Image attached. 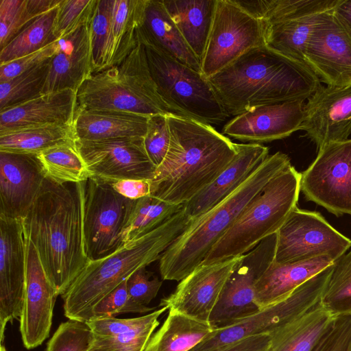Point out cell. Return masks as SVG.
Segmentation results:
<instances>
[{
    "instance_id": "6da1fadb",
    "label": "cell",
    "mask_w": 351,
    "mask_h": 351,
    "mask_svg": "<svg viewBox=\"0 0 351 351\" xmlns=\"http://www.w3.org/2000/svg\"><path fill=\"white\" fill-rule=\"evenodd\" d=\"M86 181L59 184L45 178L22 219L24 235L34 245L58 295L64 294L90 261L83 225Z\"/></svg>"
},
{
    "instance_id": "7a4b0ae2",
    "label": "cell",
    "mask_w": 351,
    "mask_h": 351,
    "mask_svg": "<svg viewBox=\"0 0 351 351\" xmlns=\"http://www.w3.org/2000/svg\"><path fill=\"white\" fill-rule=\"evenodd\" d=\"M207 80L229 116L258 106L304 101L322 85L306 64L266 45L250 49Z\"/></svg>"
},
{
    "instance_id": "3957f363",
    "label": "cell",
    "mask_w": 351,
    "mask_h": 351,
    "mask_svg": "<svg viewBox=\"0 0 351 351\" xmlns=\"http://www.w3.org/2000/svg\"><path fill=\"white\" fill-rule=\"evenodd\" d=\"M167 117L170 143L151 180V195L184 205L228 166L237 147L211 125L172 114Z\"/></svg>"
},
{
    "instance_id": "277c9868",
    "label": "cell",
    "mask_w": 351,
    "mask_h": 351,
    "mask_svg": "<svg viewBox=\"0 0 351 351\" xmlns=\"http://www.w3.org/2000/svg\"><path fill=\"white\" fill-rule=\"evenodd\" d=\"M191 219L184 206L151 232L124 243L112 253L90 260L62 295L65 317L84 322L89 311L134 271L159 260Z\"/></svg>"
},
{
    "instance_id": "5b68a950",
    "label": "cell",
    "mask_w": 351,
    "mask_h": 351,
    "mask_svg": "<svg viewBox=\"0 0 351 351\" xmlns=\"http://www.w3.org/2000/svg\"><path fill=\"white\" fill-rule=\"evenodd\" d=\"M291 165L285 154L278 152L269 155L236 191L208 212L191 219L162 254L159 259L161 278L180 281L199 267L248 204Z\"/></svg>"
},
{
    "instance_id": "8992f818",
    "label": "cell",
    "mask_w": 351,
    "mask_h": 351,
    "mask_svg": "<svg viewBox=\"0 0 351 351\" xmlns=\"http://www.w3.org/2000/svg\"><path fill=\"white\" fill-rule=\"evenodd\" d=\"M301 173L291 165L271 180L213 246L201 265L241 256L276 233L297 207Z\"/></svg>"
},
{
    "instance_id": "52a82bcc",
    "label": "cell",
    "mask_w": 351,
    "mask_h": 351,
    "mask_svg": "<svg viewBox=\"0 0 351 351\" xmlns=\"http://www.w3.org/2000/svg\"><path fill=\"white\" fill-rule=\"evenodd\" d=\"M77 98L80 109L174 115L158 93L138 37L136 46L123 62L93 74L78 89Z\"/></svg>"
},
{
    "instance_id": "ba28073f",
    "label": "cell",
    "mask_w": 351,
    "mask_h": 351,
    "mask_svg": "<svg viewBox=\"0 0 351 351\" xmlns=\"http://www.w3.org/2000/svg\"><path fill=\"white\" fill-rule=\"evenodd\" d=\"M158 93L175 116L218 125L229 117L208 80L140 36Z\"/></svg>"
},
{
    "instance_id": "9c48e42d",
    "label": "cell",
    "mask_w": 351,
    "mask_h": 351,
    "mask_svg": "<svg viewBox=\"0 0 351 351\" xmlns=\"http://www.w3.org/2000/svg\"><path fill=\"white\" fill-rule=\"evenodd\" d=\"M136 202L119 194L109 182L93 178L86 181L83 225L90 260L105 257L124 244L122 234Z\"/></svg>"
},
{
    "instance_id": "30bf717a",
    "label": "cell",
    "mask_w": 351,
    "mask_h": 351,
    "mask_svg": "<svg viewBox=\"0 0 351 351\" xmlns=\"http://www.w3.org/2000/svg\"><path fill=\"white\" fill-rule=\"evenodd\" d=\"M263 22L234 0H217L201 73L206 79L252 49L265 45Z\"/></svg>"
},
{
    "instance_id": "8fae6325",
    "label": "cell",
    "mask_w": 351,
    "mask_h": 351,
    "mask_svg": "<svg viewBox=\"0 0 351 351\" xmlns=\"http://www.w3.org/2000/svg\"><path fill=\"white\" fill-rule=\"evenodd\" d=\"M332 265L306 281L281 301L230 325L215 329L189 351H212L247 337L274 333L322 297Z\"/></svg>"
},
{
    "instance_id": "7c38bea8",
    "label": "cell",
    "mask_w": 351,
    "mask_h": 351,
    "mask_svg": "<svg viewBox=\"0 0 351 351\" xmlns=\"http://www.w3.org/2000/svg\"><path fill=\"white\" fill-rule=\"evenodd\" d=\"M351 247V239L317 212L296 207L277 232L274 263L304 261L328 256L334 261Z\"/></svg>"
},
{
    "instance_id": "4fadbf2b",
    "label": "cell",
    "mask_w": 351,
    "mask_h": 351,
    "mask_svg": "<svg viewBox=\"0 0 351 351\" xmlns=\"http://www.w3.org/2000/svg\"><path fill=\"white\" fill-rule=\"evenodd\" d=\"M300 191L308 201L339 217L351 215V139L328 143L301 173Z\"/></svg>"
},
{
    "instance_id": "5bb4252c",
    "label": "cell",
    "mask_w": 351,
    "mask_h": 351,
    "mask_svg": "<svg viewBox=\"0 0 351 351\" xmlns=\"http://www.w3.org/2000/svg\"><path fill=\"white\" fill-rule=\"evenodd\" d=\"M276 244L277 232L241 256L210 315L209 323L214 329L230 325L260 310L254 300L255 285L274 261Z\"/></svg>"
},
{
    "instance_id": "9a60e30c",
    "label": "cell",
    "mask_w": 351,
    "mask_h": 351,
    "mask_svg": "<svg viewBox=\"0 0 351 351\" xmlns=\"http://www.w3.org/2000/svg\"><path fill=\"white\" fill-rule=\"evenodd\" d=\"M76 147L92 178L109 183L121 180H152L156 167L149 158L143 138L76 140Z\"/></svg>"
},
{
    "instance_id": "2e32d148",
    "label": "cell",
    "mask_w": 351,
    "mask_h": 351,
    "mask_svg": "<svg viewBox=\"0 0 351 351\" xmlns=\"http://www.w3.org/2000/svg\"><path fill=\"white\" fill-rule=\"evenodd\" d=\"M304 60L320 82L327 86H351V36L333 10L324 13L313 29Z\"/></svg>"
},
{
    "instance_id": "e0dca14e",
    "label": "cell",
    "mask_w": 351,
    "mask_h": 351,
    "mask_svg": "<svg viewBox=\"0 0 351 351\" xmlns=\"http://www.w3.org/2000/svg\"><path fill=\"white\" fill-rule=\"evenodd\" d=\"M26 281L22 219L0 215V340L9 322L20 319Z\"/></svg>"
},
{
    "instance_id": "ac0fdd59",
    "label": "cell",
    "mask_w": 351,
    "mask_h": 351,
    "mask_svg": "<svg viewBox=\"0 0 351 351\" xmlns=\"http://www.w3.org/2000/svg\"><path fill=\"white\" fill-rule=\"evenodd\" d=\"M26 281L20 332L24 346L33 349L48 338L52 324L57 291L29 239L25 236Z\"/></svg>"
},
{
    "instance_id": "d6986e66",
    "label": "cell",
    "mask_w": 351,
    "mask_h": 351,
    "mask_svg": "<svg viewBox=\"0 0 351 351\" xmlns=\"http://www.w3.org/2000/svg\"><path fill=\"white\" fill-rule=\"evenodd\" d=\"M241 256L200 265L179 281L173 293L161 299L159 306L209 322L223 287Z\"/></svg>"
},
{
    "instance_id": "ffe728a7",
    "label": "cell",
    "mask_w": 351,
    "mask_h": 351,
    "mask_svg": "<svg viewBox=\"0 0 351 351\" xmlns=\"http://www.w3.org/2000/svg\"><path fill=\"white\" fill-rule=\"evenodd\" d=\"M304 101L291 100L258 106L235 116L222 129L234 139L260 143L289 136L301 130Z\"/></svg>"
},
{
    "instance_id": "44dd1931",
    "label": "cell",
    "mask_w": 351,
    "mask_h": 351,
    "mask_svg": "<svg viewBox=\"0 0 351 351\" xmlns=\"http://www.w3.org/2000/svg\"><path fill=\"white\" fill-rule=\"evenodd\" d=\"M301 130L316 145L348 139L351 134V86L321 85L308 99Z\"/></svg>"
},
{
    "instance_id": "7402d4cb",
    "label": "cell",
    "mask_w": 351,
    "mask_h": 351,
    "mask_svg": "<svg viewBox=\"0 0 351 351\" xmlns=\"http://www.w3.org/2000/svg\"><path fill=\"white\" fill-rule=\"evenodd\" d=\"M45 178L37 154L0 152V215L22 219Z\"/></svg>"
},
{
    "instance_id": "603a6c76",
    "label": "cell",
    "mask_w": 351,
    "mask_h": 351,
    "mask_svg": "<svg viewBox=\"0 0 351 351\" xmlns=\"http://www.w3.org/2000/svg\"><path fill=\"white\" fill-rule=\"evenodd\" d=\"M237 154L228 166L202 191L184 204L194 219L208 212L236 191L269 156L261 143H236Z\"/></svg>"
},
{
    "instance_id": "cb8c5ba5",
    "label": "cell",
    "mask_w": 351,
    "mask_h": 351,
    "mask_svg": "<svg viewBox=\"0 0 351 351\" xmlns=\"http://www.w3.org/2000/svg\"><path fill=\"white\" fill-rule=\"evenodd\" d=\"M58 45L57 51L50 61L42 94L66 89L77 93L81 85L93 74L88 22L58 40Z\"/></svg>"
},
{
    "instance_id": "d4e9b609",
    "label": "cell",
    "mask_w": 351,
    "mask_h": 351,
    "mask_svg": "<svg viewBox=\"0 0 351 351\" xmlns=\"http://www.w3.org/2000/svg\"><path fill=\"white\" fill-rule=\"evenodd\" d=\"M77 108V93L72 90L42 94L0 110V132L47 125H73Z\"/></svg>"
},
{
    "instance_id": "484cf974",
    "label": "cell",
    "mask_w": 351,
    "mask_h": 351,
    "mask_svg": "<svg viewBox=\"0 0 351 351\" xmlns=\"http://www.w3.org/2000/svg\"><path fill=\"white\" fill-rule=\"evenodd\" d=\"M344 312L332 308L322 297L270 335L271 351H312Z\"/></svg>"
},
{
    "instance_id": "4316f807",
    "label": "cell",
    "mask_w": 351,
    "mask_h": 351,
    "mask_svg": "<svg viewBox=\"0 0 351 351\" xmlns=\"http://www.w3.org/2000/svg\"><path fill=\"white\" fill-rule=\"evenodd\" d=\"M333 263L328 256L285 264L273 262L256 282V304L262 309L281 301Z\"/></svg>"
},
{
    "instance_id": "83f0119b",
    "label": "cell",
    "mask_w": 351,
    "mask_h": 351,
    "mask_svg": "<svg viewBox=\"0 0 351 351\" xmlns=\"http://www.w3.org/2000/svg\"><path fill=\"white\" fill-rule=\"evenodd\" d=\"M148 118L128 112L77 108L73 125L80 141L144 138Z\"/></svg>"
},
{
    "instance_id": "f1b7e54d",
    "label": "cell",
    "mask_w": 351,
    "mask_h": 351,
    "mask_svg": "<svg viewBox=\"0 0 351 351\" xmlns=\"http://www.w3.org/2000/svg\"><path fill=\"white\" fill-rule=\"evenodd\" d=\"M137 34L163 52L201 73V63L170 17L162 0H145Z\"/></svg>"
},
{
    "instance_id": "f546056e",
    "label": "cell",
    "mask_w": 351,
    "mask_h": 351,
    "mask_svg": "<svg viewBox=\"0 0 351 351\" xmlns=\"http://www.w3.org/2000/svg\"><path fill=\"white\" fill-rule=\"evenodd\" d=\"M217 0H162L185 42L200 61L211 28Z\"/></svg>"
},
{
    "instance_id": "4dcf8cb0",
    "label": "cell",
    "mask_w": 351,
    "mask_h": 351,
    "mask_svg": "<svg viewBox=\"0 0 351 351\" xmlns=\"http://www.w3.org/2000/svg\"><path fill=\"white\" fill-rule=\"evenodd\" d=\"M215 330L208 322L169 311L162 325L152 334L143 351H189Z\"/></svg>"
},
{
    "instance_id": "1f68e13d",
    "label": "cell",
    "mask_w": 351,
    "mask_h": 351,
    "mask_svg": "<svg viewBox=\"0 0 351 351\" xmlns=\"http://www.w3.org/2000/svg\"><path fill=\"white\" fill-rule=\"evenodd\" d=\"M73 125H47L0 132V152L33 154L76 141Z\"/></svg>"
},
{
    "instance_id": "d6a6232c",
    "label": "cell",
    "mask_w": 351,
    "mask_h": 351,
    "mask_svg": "<svg viewBox=\"0 0 351 351\" xmlns=\"http://www.w3.org/2000/svg\"><path fill=\"white\" fill-rule=\"evenodd\" d=\"M341 0L235 1L244 10L265 25L297 19L333 10Z\"/></svg>"
},
{
    "instance_id": "836d02e7",
    "label": "cell",
    "mask_w": 351,
    "mask_h": 351,
    "mask_svg": "<svg viewBox=\"0 0 351 351\" xmlns=\"http://www.w3.org/2000/svg\"><path fill=\"white\" fill-rule=\"evenodd\" d=\"M145 2V0H112L108 68L122 62L136 46V32L141 22Z\"/></svg>"
},
{
    "instance_id": "e575fe53",
    "label": "cell",
    "mask_w": 351,
    "mask_h": 351,
    "mask_svg": "<svg viewBox=\"0 0 351 351\" xmlns=\"http://www.w3.org/2000/svg\"><path fill=\"white\" fill-rule=\"evenodd\" d=\"M324 13L265 25V45L287 58L306 64L304 52L307 43Z\"/></svg>"
},
{
    "instance_id": "d590c367",
    "label": "cell",
    "mask_w": 351,
    "mask_h": 351,
    "mask_svg": "<svg viewBox=\"0 0 351 351\" xmlns=\"http://www.w3.org/2000/svg\"><path fill=\"white\" fill-rule=\"evenodd\" d=\"M76 142V141H75ZM45 178L59 184L88 180L92 174L75 143L58 145L37 154Z\"/></svg>"
},
{
    "instance_id": "8d00e7d4",
    "label": "cell",
    "mask_w": 351,
    "mask_h": 351,
    "mask_svg": "<svg viewBox=\"0 0 351 351\" xmlns=\"http://www.w3.org/2000/svg\"><path fill=\"white\" fill-rule=\"evenodd\" d=\"M58 8L38 16L0 49V64L34 53L58 41L53 36Z\"/></svg>"
},
{
    "instance_id": "74e56055",
    "label": "cell",
    "mask_w": 351,
    "mask_h": 351,
    "mask_svg": "<svg viewBox=\"0 0 351 351\" xmlns=\"http://www.w3.org/2000/svg\"><path fill=\"white\" fill-rule=\"evenodd\" d=\"M183 206L151 195L136 199L122 234L123 243H128L158 228L182 209Z\"/></svg>"
},
{
    "instance_id": "f35d334b",
    "label": "cell",
    "mask_w": 351,
    "mask_h": 351,
    "mask_svg": "<svg viewBox=\"0 0 351 351\" xmlns=\"http://www.w3.org/2000/svg\"><path fill=\"white\" fill-rule=\"evenodd\" d=\"M112 0H96L88 21L93 74L108 68L111 43Z\"/></svg>"
},
{
    "instance_id": "ab89813d",
    "label": "cell",
    "mask_w": 351,
    "mask_h": 351,
    "mask_svg": "<svg viewBox=\"0 0 351 351\" xmlns=\"http://www.w3.org/2000/svg\"><path fill=\"white\" fill-rule=\"evenodd\" d=\"M51 59L10 80L0 83V110L42 95Z\"/></svg>"
},
{
    "instance_id": "60d3db41",
    "label": "cell",
    "mask_w": 351,
    "mask_h": 351,
    "mask_svg": "<svg viewBox=\"0 0 351 351\" xmlns=\"http://www.w3.org/2000/svg\"><path fill=\"white\" fill-rule=\"evenodd\" d=\"M322 298L337 311L351 309V247L334 261Z\"/></svg>"
},
{
    "instance_id": "b9f144b4",
    "label": "cell",
    "mask_w": 351,
    "mask_h": 351,
    "mask_svg": "<svg viewBox=\"0 0 351 351\" xmlns=\"http://www.w3.org/2000/svg\"><path fill=\"white\" fill-rule=\"evenodd\" d=\"M127 280L128 278L93 306L87 314L84 322L94 319L114 317L119 314L143 313L153 311L154 307L138 304L130 298Z\"/></svg>"
},
{
    "instance_id": "7bdbcfd3",
    "label": "cell",
    "mask_w": 351,
    "mask_h": 351,
    "mask_svg": "<svg viewBox=\"0 0 351 351\" xmlns=\"http://www.w3.org/2000/svg\"><path fill=\"white\" fill-rule=\"evenodd\" d=\"M93 338L86 322L68 319L60 324L48 341L46 351H88Z\"/></svg>"
},
{
    "instance_id": "ee69618b",
    "label": "cell",
    "mask_w": 351,
    "mask_h": 351,
    "mask_svg": "<svg viewBox=\"0 0 351 351\" xmlns=\"http://www.w3.org/2000/svg\"><path fill=\"white\" fill-rule=\"evenodd\" d=\"M95 3L96 0H62L58 8L53 29L56 40L66 37L87 23Z\"/></svg>"
},
{
    "instance_id": "f6af8a7d",
    "label": "cell",
    "mask_w": 351,
    "mask_h": 351,
    "mask_svg": "<svg viewBox=\"0 0 351 351\" xmlns=\"http://www.w3.org/2000/svg\"><path fill=\"white\" fill-rule=\"evenodd\" d=\"M35 19L27 0H0V49Z\"/></svg>"
},
{
    "instance_id": "bcb514c9",
    "label": "cell",
    "mask_w": 351,
    "mask_h": 351,
    "mask_svg": "<svg viewBox=\"0 0 351 351\" xmlns=\"http://www.w3.org/2000/svg\"><path fill=\"white\" fill-rule=\"evenodd\" d=\"M159 324V320H156L136 330L112 337L94 336L88 351H143Z\"/></svg>"
},
{
    "instance_id": "7dc6e473",
    "label": "cell",
    "mask_w": 351,
    "mask_h": 351,
    "mask_svg": "<svg viewBox=\"0 0 351 351\" xmlns=\"http://www.w3.org/2000/svg\"><path fill=\"white\" fill-rule=\"evenodd\" d=\"M145 152L156 168L162 162L169 149L170 130L167 114L149 116L143 138Z\"/></svg>"
},
{
    "instance_id": "c3c4849f",
    "label": "cell",
    "mask_w": 351,
    "mask_h": 351,
    "mask_svg": "<svg viewBox=\"0 0 351 351\" xmlns=\"http://www.w3.org/2000/svg\"><path fill=\"white\" fill-rule=\"evenodd\" d=\"M167 309L165 307H160L158 310L141 317L125 319L110 317L90 319L86 323L94 336L112 337L136 330L158 320V318Z\"/></svg>"
},
{
    "instance_id": "681fc988",
    "label": "cell",
    "mask_w": 351,
    "mask_h": 351,
    "mask_svg": "<svg viewBox=\"0 0 351 351\" xmlns=\"http://www.w3.org/2000/svg\"><path fill=\"white\" fill-rule=\"evenodd\" d=\"M351 343V309L326 332L312 351H348Z\"/></svg>"
},
{
    "instance_id": "f907efd6",
    "label": "cell",
    "mask_w": 351,
    "mask_h": 351,
    "mask_svg": "<svg viewBox=\"0 0 351 351\" xmlns=\"http://www.w3.org/2000/svg\"><path fill=\"white\" fill-rule=\"evenodd\" d=\"M58 41L29 55L0 64V83L10 80L51 58L57 51Z\"/></svg>"
},
{
    "instance_id": "816d5d0a",
    "label": "cell",
    "mask_w": 351,
    "mask_h": 351,
    "mask_svg": "<svg viewBox=\"0 0 351 351\" xmlns=\"http://www.w3.org/2000/svg\"><path fill=\"white\" fill-rule=\"evenodd\" d=\"M162 284L157 277L152 278L146 267L138 269L127 280L130 298L135 302L145 306L156 297Z\"/></svg>"
},
{
    "instance_id": "f5cc1de1",
    "label": "cell",
    "mask_w": 351,
    "mask_h": 351,
    "mask_svg": "<svg viewBox=\"0 0 351 351\" xmlns=\"http://www.w3.org/2000/svg\"><path fill=\"white\" fill-rule=\"evenodd\" d=\"M110 184L119 194L132 199H138L152 193L151 180H121Z\"/></svg>"
},
{
    "instance_id": "db71d44e",
    "label": "cell",
    "mask_w": 351,
    "mask_h": 351,
    "mask_svg": "<svg viewBox=\"0 0 351 351\" xmlns=\"http://www.w3.org/2000/svg\"><path fill=\"white\" fill-rule=\"evenodd\" d=\"M271 341L269 334L253 335L212 351H271Z\"/></svg>"
},
{
    "instance_id": "11a10c76",
    "label": "cell",
    "mask_w": 351,
    "mask_h": 351,
    "mask_svg": "<svg viewBox=\"0 0 351 351\" xmlns=\"http://www.w3.org/2000/svg\"><path fill=\"white\" fill-rule=\"evenodd\" d=\"M333 13L351 36V0H341L333 10Z\"/></svg>"
},
{
    "instance_id": "9f6ffc18",
    "label": "cell",
    "mask_w": 351,
    "mask_h": 351,
    "mask_svg": "<svg viewBox=\"0 0 351 351\" xmlns=\"http://www.w3.org/2000/svg\"><path fill=\"white\" fill-rule=\"evenodd\" d=\"M0 351H7L3 344L1 345V350Z\"/></svg>"
},
{
    "instance_id": "6f0895ef",
    "label": "cell",
    "mask_w": 351,
    "mask_h": 351,
    "mask_svg": "<svg viewBox=\"0 0 351 351\" xmlns=\"http://www.w3.org/2000/svg\"><path fill=\"white\" fill-rule=\"evenodd\" d=\"M348 351H351V343H350V347H349Z\"/></svg>"
}]
</instances>
